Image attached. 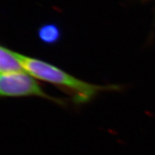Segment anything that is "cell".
I'll list each match as a JSON object with an SVG mask.
<instances>
[{
	"instance_id": "277c9868",
	"label": "cell",
	"mask_w": 155,
	"mask_h": 155,
	"mask_svg": "<svg viewBox=\"0 0 155 155\" xmlns=\"http://www.w3.org/2000/svg\"><path fill=\"white\" fill-rule=\"evenodd\" d=\"M61 31L57 25L48 24L42 26L38 30V36L40 40L46 44H54L61 38Z\"/></svg>"
},
{
	"instance_id": "3957f363",
	"label": "cell",
	"mask_w": 155,
	"mask_h": 155,
	"mask_svg": "<svg viewBox=\"0 0 155 155\" xmlns=\"http://www.w3.org/2000/svg\"><path fill=\"white\" fill-rule=\"evenodd\" d=\"M0 71L1 74L25 71L17 58V53L3 46L0 48Z\"/></svg>"
},
{
	"instance_id": "7a4b0ae2",
	"label": "cell",
	"mask_w": 155,
	"mask_h": 155,
	"mask_svg": "<svg viewBox=\"0 0 155 155\" xmlns=\"http://www.w3.org/2000/svg\"><path fill=\"white\" fill-rule=\"evenodd\" d=\"M26 71L5 73L0 76V94L2 97L38 96L58 104H64L63 100L46 94L35 78Z\"/></svg>"
},
{
	"instance_id": "6da1fadb",
	"label": "cell",
	"mask_w": 155,
	"mask_h": 155,
	"mask_svg": "<svg viewBox=\"0 0 155 155\" xmlns=\"http://www.w3.org/2000/svg\"><path fill=\"white\" fill-rule=\"evenodd\" d=\"M25 71L35 78L53 83L68 90L75 104H85L103 91L116 90L117 86H97L72 76L58 68L41 60L17 53Z\"/></svg>"
}]
</instances>
